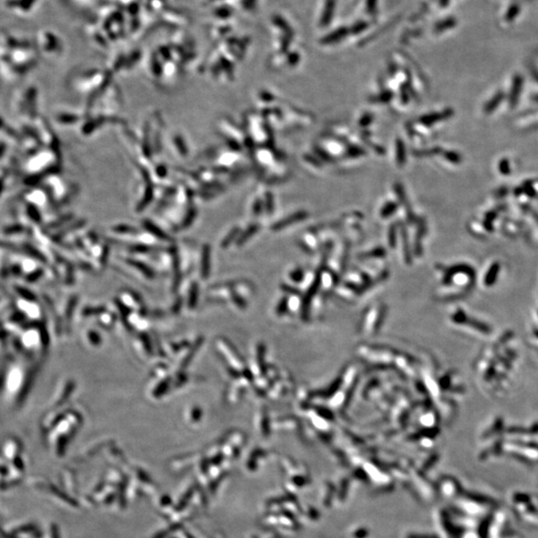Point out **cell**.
<instances>
[{"label":"cell","mask_w":538,"mask_h":538,"mask_svg":"<svg viewBox=\"0 0 538 538\" xmlns=\"http://www.w3.org/2000/svg\"><path fill=\"white\" fill-rule=\"evenodd\" d=\"M25 370L19 365H13L7 370L6 373V380L4 382V385L6 387L7 396L10 398V394L12 393H18L19 390L23 389L25 386Z\"/></svg>","instance_id":"obj_1"},{"label":"cell","mask_w":538,"mask_h":538,"mask_svg":"<svg viewBox=\"0 0 538 538\" xmlns=\"http://www.w3.org/2000/svg\"><path fill=\"white\" fill-rule=\"evenodd\" d=\"M0 454L6 464H10L22 456L21 442L16 438H9L4 441L0 447Z\"/></svg>","instance_id":"obj_2"},{"label":"cell","mask_w":538,"mask_h":538,"mask_svg":"<svg viewBox=\"0 0 538 538\" xmlns=\"http://www.w3.org/2000/svg\"><path fill=\"white\" fill-rule=\"evenodd\" d=\"M397 151H398V152H397L398 153V158H397L398 163H399V165L402 166V165H404V162H405V148H404V144H402L400 141L398 142V149H397Z\"/></svg>","instance_id":"obj_5"},{"label":"cell","mask_w":538,"mask_h":538,"mask_svg":"<svg viewBox=\"0 0 538 538\" xmlns=\"http://www.w3.org/2000/svg\"><path fill=\"white\" fill-rule=\"evenodd\" d=\"M21 344L26 349H36L40 342V337L37 335L35 330H24L22 332Z\"/></svg>","instance_id":"obj_3"},{"label":"cell","mask_w":538,"mask_h":538,"mask_svg":"<svg viewBox=\"0 0 538 538\" xmlns=\"http://www.w3.org/2000/svg\"><path fill=\"white\" fill-rule=\"evenodd\" d=\"M397 209V206L396 204H388L384 209H383V212H382V216H389L390 215H392Z\"/></svg>","instance_id":"obj_6"},{"label":"cell","mask_w":538,"mask_h":538,"mask_svg":"<svg viewBox=\"0 0 538 538\" xmlns=\"http://www.w3.org/2000/svg\"><path fill=\"white\" fill-rule=\"evenodd\" d=\"M307 216V214L305 213H298V214H295V215H292V216H289L287 217L286 219H284L283 221H281L279 223H277L276 226L278 227H282V226H286L290 223H293L295 221H298V220H301L303 218H305Z\"/></svg>","instance_id":"obj_4"}]
</instances>
